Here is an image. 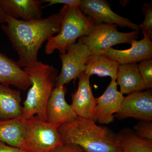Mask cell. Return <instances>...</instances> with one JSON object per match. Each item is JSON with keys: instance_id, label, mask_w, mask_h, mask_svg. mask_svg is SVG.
<instances>
[{"instance_id": "6da1fadb", "label": "cell", "mask_w": 152, "mask_h": 152, "mask_svg": "<svg viewBox=\"0 0 152 152\" xmlns=\"http://www.w3.org/2000/svg\"><path fill=\"white\" fill-rule=\"evenodd\" d=\"M69 7L64 5L57 13L30 21L7 15L6 23L1 28L18 55L20 67L24 68L38 61L40 49L45 41L59 33Z\"/></svg>"}, {"instance_id": "7a4b0ae2", "label": "cell", "mask_w": 152, "mask_h": 152, "mask_svg": "<svg viewBox=\"0 0 152 152\" xmlns=\"http://www.w3.org/2000/svg\"><path fill=\"white\" fill-rule=\"evenodd\" d=\"M58 132L63 143L74 144L87 152H119L117 134L94 121L78 117L60 125Z\"/></svg>"}, {"instance_id": "3957f363", "label": "cell", "mask_w": 152, "mask_h": 152, "mask_svg": "<svg viewBox=\"0 0 152 152\" xmlns=\"http://www.w3.org/2000/svg\"><path fill=\"white\" fill-rule=\"evenodd\" d=\"M31 86L23 107L22 118L28 120L36 116L47 122V104L56 86L58 71L53 66L38 61L23 68Z\"/></svg>"}, {"instance_id": "277c9868", "label": "cell", "mask_w": 152, "mask_h": 152, "mask_svg": "<svg viewBox=\"0 0 152 152\" xmlns=\"http://www.w3.org/2000/svg\"><path fill=\"white\" fill-rule=\"evenodd\" d=\"M95 25L79 7H69L63 18L59 32L47 41L45 47L46 53L51 54L56 50L60 54L65 53L77 39L89 34Z\"/></svg>"}, {"instance_id": "5b68a950", "label": "cell", "mask_w": 152, "mask_h": 152, "mask_svg": "<svg viewBox=\"0 0 152 152\" xmlns=\"http://www.w3.org/2000/svg\"><path fill=\"white\" fill-rule=\"evenodd\" d=\"M26 130L20 148L24 152H51L63 144L58 125L40 120L36 116L25 120Z\"/></svg>"}, {"instance_id": "8992f818", "label": "cell", "mask_w": 152, "mask_h": 152, "mask_svg": "<svg viewBox=\"0 0 152 152\" xmlns=\"http://www.w3.org/2000/svg\"><path fill=\"white\" fill-rule=\"evenodd\" d=\"M139 31L121 32L116 25L99 24L95 25L89 34L79 38L78 41L87 45L91 54L102 53L118 44H131L132 41L138 38Z\"/></svg>"}, {"instance_id": "52a82bcc", "label": "cell", "mask_w": 152, "mask_h": 152, "mask_svg": "<svg viewBox=\"0 0 152 152\" xmlns=\"http://www.w3.org/2000/svg\"><path fill=\"white\" fill-rule=\"evenodd\" d=\"M91 54L88 46L78 41L70 46L66 53L60 54L62 68L55 87L65 86L78 78L80 74L85 72L86 64Z\"/></svg>"}, {"instance_id": "ba28073f", "label": "cell", "mask_w": 152, "mask_h": 152, "mask_svg": "<svg viewBox=\"0 0 152 152\" xmlns=\"http://www.w3.org/2000/svg\"><path fill=\"white\" fill-rule=\"evenodd\" d=\"M79 8L95 24H107L129 28L133 31L140 30L138 25L127 18L121 16L112 10L109 3L104 0H80Z\"/></svg>"}, {"instance_id": "9c48e42d", "label": "cell", "mask_w": 152, "mask_h": 152, "mask_svg": "<svg viewBox=\"0 0 152 152\" xmlns=\"http://www.w3.org/2000/svg\"><path fill=\"white\" fill-rule=\"evenodd\" d=\"M114 118L123 120L132 118L140 121H152V91L136 92L124 98Z\"/></svg>"}, {"instance_id": "30bf717a", "label": "cell", "mask_w": 152, "mask_h": 152, "mask_svg": "<svg viewBox=\"0 0 152 152\" xmlns=\"http://www.w3.org/2000/svg\"><path fill=\"white\" fill-rule=\"evenodd\" d=\"M116 80H111L104 92L97 98L93 121L100 124H108L114 121V115L119 110L124 97L117 88Z\"/></svg>"}, {"instance_id": "8fae6325", "label": "cell", "mask_w": 152, "mask_h": 152, "mask_svg": "<svg viewBox=\"0 0 152 152\" xmlns=\"http://www.w3.org/2000/svg\"><path fill=\"white\" fill-rule=\"evenodd\" d=\"M142 33L144 38L140 41L136 40L132 41L130 48L119 50L111 48L102 53L115 61L119 65L137 63L144 60L151 59V39L145 33Z\"/></svg>"}, {"instance_id": "7c38bea8", "label": "cell", "mask_w": 152, "mask_h": 152, "mask_svg": "<svg viewBox=\"0 0 152 152\" xmlns=\"http://www.w3.org/2000/svg\"><path fill=\"white\" fill-rule=\"evenodd\" d=\"M67 91L65 86H58L54 88L47 104V122L59 126L77 118L70 105L66 100Z\"/></svg>"}, {"instance_id": "4fadbf2b", "label": "cell", "mask_w": 152, "mask_h": 152, "mask_svg": "<svg viewBox=\"0 0 152 152\" xmlns=\"http://www.w3.org/2000/svg\"><path fill=\"white\" fill-rule=\"evenodd\" d=\"M90 77L85 72L80 74L78 88L72 94L70 106L78 117L93 121L97 98L93 95Z\"/></svg>"}, {"instance_id": "5bb4252c", "label": "cell", "mask_w": 152, "mask_h": 152, "mask_svg": "<svg viewBox=\"0 0 152 152\" xmlns=\"http://www.w3.org/2000/svg\"><path fill=\"white\" fill-rule=\"evenodd\" d=\"M42 1L0 0V4L9 16L25 21L42 18Z\"/></svg>"}, {"instance_id": "9a60e30c", "label": "cell", "mask_w": 152, "mask_h": 152, "mask_svg": "<svg viewBox=\"0 0 152 152\" xmlns=\"http://www.w3.org/2000/svg\"><path fill=\"white\" fill-rule=\"evenodd\" d=\"M0 84L26 91L31 86L28 76L18 62L0 52Z\"/></svg>"}, {"instance_id": "2e32d148", "label": "cell", "mask_w": 152, "mask_h": 152, "mask_svg": "<svg viewBox=\"0 0 152 152\" xmlns=\"http://www.w3.org/2000/svg\"><path fill=\"white\" fill-rule=\"evenodd\" d=\"M116 80L120 86V92L123 95L146 89L137 63L119 65Z\"/></svg>"}, {"instance_id": "e0dca14e", "label": "cell", "mask_w": 152, "mask_h": 152, "mask_svg": "<svg viewBox=\"0 0 152 152\" xmlns=\"http://www.w3.org/2000/svg\"><path fill=\"white\" fill-rule=\"evenodd\" d=\"M22 98L19 90L0 84V120L22 117Z\"/></svg>"}, {"instance_id": "ac0fdd59", "label": "cell", "mask_w": 152, "mask_h": 152, "mask_svg": "<svg viewBox=\"0 0 152 152\" xmlns=\"http://www.w3.org/2000/svg\"><path fill=\"white\" fill-rule=\"evenodd\" d=\"M119 64L102 53H91L89 57L85 72L90 77L96 75L101 77H110L116 80Z\"/></svg>"}, {"instance_id": "d6986e66", "label": "cell", "mask_w": 152, "mask_h": 152, "mask_svg": "<svg viewBox=\"0 0 152 152\" xmlns=\"http://www.w3.org/2000/svg\"><path fill=\"white\" fill-rule=\"evenodd\" d=\"M26 130L25 120L22 117L0 120V142L20 148Z\"/></svg>"}, {"instance_id": "ffe728a7", "label": "cell", "mask_w": 152, "mask_h": 152, "mask_svg": "<svg viewBox=\"0 0 152 152\" xmlns=\"http://www.w3.org/2000/svg\"><path fill=\"white\" fill-rule=\"evenodd\" d=\"M117 137L121 151L152 152V141L140 137L129 128L121 130Z\"/></svg>"}, {"instance_id": "44dd1931", "label": "cell", "mask_w": 152, "mask_h": 152, "mask_svg": "<svg viewBox=\"0 0 152 152\" xmlns=\"http://www.w3.org/2000/svg\"><path fill=\"white\" fill-rule=\"evenodd\" d=\"M138 69L146 89H151L152 88V59L140 62Z\"/></svg>"}, {"instance_id": "7402d4cb", "label": "cell", "mask_w": 152, "mask_h": 152, "mask_svg": "<svg viewBox=\"0 0 152 152\" xmlns=\"http://www.w3.org/2000/svg\"><path fill=\"white\" fill-rule=\"evenodd\" d=\"M142 12L145 16V20L141 24L138 25L139 30L142 32L145 33L150 38L152 37V7L151 4L146 3L142 8Z\"/></svg>"}, {"instance_id": "603a6c76", "label": "cell", "mask_w": 152, "mask_h": 152, "mask_svg": "<svg viewBox=\"0 0 152 152\" xmlns=\"http://www.w3.org/2000/svg\"><path fill=\"white\" fill-rule=\"evenodd\" d=\"M133 129L135 134L140 137L152 141L151 121H140L134 126Z\"/></svg>"}, {"instance_id": "cb8c5ba5", "label": "cell", "mask_w": 152, "mask_h": 152, "mask_svg": "<svg viewBox=\"0 0 152 152\" xmlns=\"http://www.w3.org/2000/svg\"><path fill=\"white\" fill-rule=\"evenodd\" d=\"M51 152H87L81 147L77 145L64 144L59 146Z\"/></svg>"}, {"instance_id": "d4e9b609", "label": "cell", "mask_w": 152, "mask_h": 152, "mask_svg": "<svg viewBox=\"0 0 152 152\" xmlns=\"http://www.w3.org/2000/svg\"><path fill=\"white\" fill-rule=\"evenodd\" d=\"M43 3H48L46 5L42 7L43 8L53 5L56 4H64V5L69 6L70 7H79L80 0H43Z\"/></svg>"}, {"instance_id": "484cf974", "label": "cell", "mask_w": 152, "mask_h": 152, "mask_svg": "<svg viewBox=\"0 0 152 152\" xmlns=\"http://www.w3.org/2000/svg\"><path fill=\"white\" fill-rule=\"evenodd\" d=\"M0 152H24L19 148L9 145L0 142Z\"/></svg>"}, {"instance_id": "4316f807", "label": "cell", "mask_w": 152, "mask_h": 152, "mask_svg": "<svg viewBox=\"0 0 152 152\" xmlns=\"http://www.w3.org/2000/svg\"><path fill=\"white\" fill-rule=\"evenodd\" d=\"M7 18V15L5 12L0 4V23L1 24V25L6 23Z\"/></svg>"}, {"instance_id": "83f0119b", "label": "cell", "mask_w": 152, "mask_h": 152, "mask_svg": "<svg viewBox=\"0 0 152 152\" xmlns=\"http://www.w3.org/2000/svg\"><path fill=\"white\" fill-rule=\"evenodd\" d=\"M123 152L121 151H120V152Z\"/></svg>"}]
</instances>
